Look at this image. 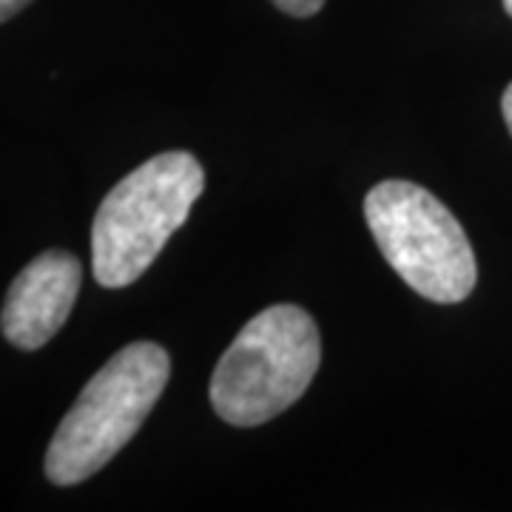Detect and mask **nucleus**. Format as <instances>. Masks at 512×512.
Instances as JSON below:
<instances>
[{"label":"nucleus","instance_id":"nucleus-1","mask_svg":"<svg viewBox=\"0 0 512 512\" xmlns=\"http://www.w3.org/2000/svg\"><path fill=\"white\" fill-rule=\"evenodd\" d=\"M171 359L154 342H131L83 387L46 450L43 470L57 487H74L117 456L160 402Z\"/></svg>","mask_w":512,"mask_h":512},{"label":"nucleus","instance_id":"nucleus-2","mask_svg":"<svg viewBox=\"0 0 512 512\" xmlns=\"http://www.w3.org/2000/svg\"><path fill=\"white\" fill-rule=\"evenodd\" d=\"M205 188L200 160L165 151L134 168L100 202L92 225V268L103 288L137 282L183 228Z\"/></svg>","mask_w":512,"mask_h":512},{"label":"nucleus","instance_id":"nucleus-3","mask_svg":"<svg viewBox=\"0 0 512 512\" xmlns=\"http://www.w3.org/2000/svg\"><path fill=\"white\" fill-rule=\"evenodd\" d=\"M322 362L311 313L271 305L245 322L211 376V404L234 427H256L305 396Z\"/></svg>","mask_w":512,"mask_h":512},{"label":"nucleus","instance_id":"nucleus-4","mask_svg":"<svg viewBox=\"0 0 512 512\" xmlns=\"http://www.w3.org/2000/svg\"><path fill=\"white\" fill-rule=\"evenodd\" d=\"M365 220L387 265L413 291L439 302H464L476 288V254L461 222L427 188L384 180L365 197Z\"/></svg>","mask_w":512,"mask_h":512},{"label":"nucleus","instance_id":"nucleus-5","mask_svg":"<svg viewBox=\"0 0 512 512\" xmlns=\"http://www.w3.org/2000/svg\"><path fill=\"white\" fill-rule=\"evenodd\" d=\"M83 282L80 259L66 251H46L32 259L6 293L0 330L20 350H37L55 339L69 319Z\"/></svg>","mask_w":512,"mask_h":512},{"label":"nucleus","instance_id":"nucleus-6","mask_svg":"<svg viewBox=\"0 0 512 512\" xmlns=\"http://www.w3.org/2000/svg\"><path fill=\"white\" fill-rule=\"evenodd\" d=\"M271 3L293 18H311L325 6V0H271Z\"/></svg>","mask_w":512,"mask_h":512},{"label":"nucleus","instance_id":"nucleus-7","mask_svg":"<svg viewBox=\"0 0 512 512\" xmlns=\"http://www.w3.org/2000/svg\"><path fill=\"white\" fill-rule=\"evenodd\" d=\"M29 3H32V0H0V23L15 18L20 9H26Z\"/></svg>","mask_w":512,"mask_h":512},{"label":"nucleus","instance_id":"nucleus-8","mask_svg":"<svg viewBox=\"0 0 512 512\" xmlns=\"http://www.w3.org/2000/svg\"><path fill=\"white\" fill-rule=\"evenodd\" d=\"M501 111H504V120H507V128H510L512 134V83L507 86L504 97H501Z\"/></svg>","mask_w":512,"mask_h":512},{"label":"nucleus","instance_id":"nucleus-9","mask_svg":"<svg viewBox=\"0 0 512 512\" xmlns=\"http://www.w3.org/2000/svg\"><path fill=\"white\" fill-rule=\"evenodd\" d=\"M504 9H507V15L512 18V0H504Z\"/></svg>","mask_w":512,"mask_h":512}]
</instances>
